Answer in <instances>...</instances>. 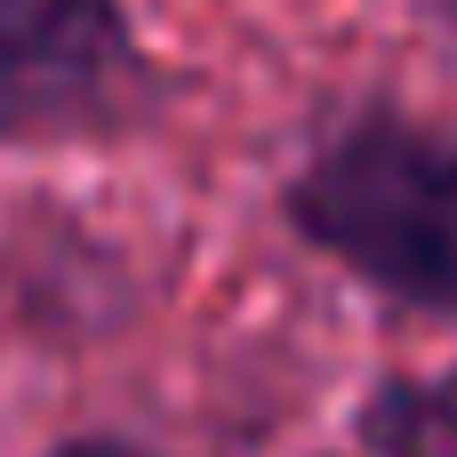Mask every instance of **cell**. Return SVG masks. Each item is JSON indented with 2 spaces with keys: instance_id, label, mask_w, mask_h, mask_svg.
I'll return each instance as SVG.
<instances>
[{
  "instance_id": "cell-3",
  "label": "cell",
  "mask_w": 457,
  "mask_h": 457,
  "mask_svg": "<svg viewBox=\"0 0 457 457\" xmlns=\"http://www.w3.org/2000/svg\"><path fill=\"white\" fill-rule=\"evenodd\" d=\"M353 442L370 457H457V361L442 378H386L361 402Z\"/></svg>"
},
{
  "instance_id": "cell-2",
  "label": "cell",
  "mask_w": 457,
  "mask_h": 457,
  "mask_svg": "<svg viewBox=\"0 0 457 457\" xmlns=\"http://www.w3.org/2000/svg\"><path fill=\"white\" fill-rule=\"evenodd\" d=\"M153 112V64L112 0H0V145Z\"/></svg>"
},
{
  "instance_id": "cell-5",
  "label": "cell",
  "mask_w": 457,
  "mask_h": 457,
  "mask_svg": "<svg viewBox=\"0 0 457 457\" xmlns=\"http://www.w3.org/2000/svg\"><path fill=\"white\" fill-rule=\"evenodd\" d=\"M426 8H434V16H442V24L457 32V0H426Z\"/></svg>"
},
{
  "instance_id": "cell-4",
  "label": "cell",
  "mask_w": 457,
  "mask_h": 457,
  "mask_svg": "<svg viewBox=\"0 0 457 457\" xmlns=\"http://www.w3.org/2000/svg\"><path fill=\"white\" fill-rule=\"evenodd\" d=\"M56 457H145V450H129V442H64Z\"/></svg>"
},
{
  "instance_id": "cell-1",
  "label": "cell",
  "mask_w": 457,
  "mask_h": 457,
  "mask_svg": "<svg viewBox=\"0 0 457 457\" xmlns=\"http://www.w3.org/2000/svg\"><path fill=\"white\" fill-rule=\"evenodd\" d=\"M289 225L361 289L410 313H457V137L361 104L337 120L281 193Z\"/></svg>"
}]
</instances>
